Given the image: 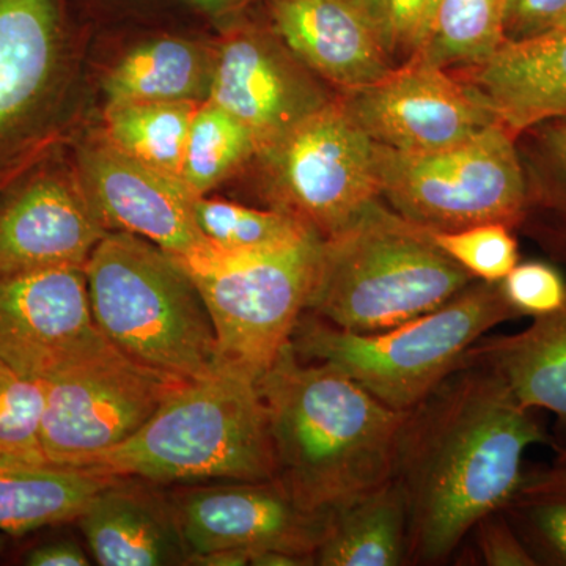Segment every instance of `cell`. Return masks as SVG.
Wrapping results in <instances>:
<instances>
[{
  "instance_id": "20",
  "label": "cell",
  "mask_w": 566,
  "mask_h": 566,
  "mask_svg": "<svg viewBox=\"0 0 566 566\" xmlns=\"http://www.w3.org/2000/svg\"><path fill=\"white\" fill-rule=\"evenodd\" d=\"M469 84L510 133L566 118V35L505 41L486 62L469 69Z\"/></svg>"
},
{
  "instance_id": "43",
  "label": "cell",
  "mask_w": 566,
  "mask_h": 566,
  "mask_svg": "<svg viewBox=\"0 0 566 566\" xmlns=\"http://www.w3.org/2000/svg\"><path fill=\"white\" fill-rule=\"evenodd\" d=\"M0 457H3V455H0Z\"/></svg>"
},
{
  "instance_id": "8",
  "label": "cell",
  "mask_w": 566,
  "mask_h": 566,
  "mask_svg": "<svg viewBox=\"0 0 566 566\" xmlns=\"http://www.w3.org/2000/svg\"><path fill=\"white\" fill-rule=\"evenodd\" d=\"M515 134L495 122L444 150L406 153L375 144L379 197L431 232L521 221L527 192Z\"/></svg>"
},
{
  "instance_id": "7",
  "label": "cell",
  "mask_w": 566,
  "mask_h": 566,
  "mask_svg": "<svg viewBox=\"0 0 566 566\" xmlns=\"http://www.w3.org/2000/svg\"><path fill=\"white\" fill-rule=\"evenodd\" d=\"M322 243L311 233L263 251H223L210 243L192 255H174L202 294L223 365L260 381L292 344L314 290Z\"/></svg>"
},
{
  "instance_id": "38",
  "label": "cell",
  "mask_w": 566,
  "mask_h": 566,
  "mask_svg": "<svg viewBox=\"0 0 566 566\" xmlns=\"http://www.w3.org/2000/svg\"><path fill=\"white\" fill-rule=\"evenodd\" d=\"M346 2L352 3V6L356 7L360 13H364L368 20L374 22L376 29L381 33L382 41H385L387 0H346ZM387 54H389V52H387Z\"/></svg>"
},
{
  "instance_id": "31",
  "label": "cell",
  "mask_w": 566,
  "mask_h": 566,
  "mask_svg": "<svg viewBox=\"0 0 566 566\" xmlns=\"http://www.w3.org/2000/svg\"><path fill=\"white\" fill-rule=\"evenodd\" d=\"M431 234L447 255L479 281L502 282L520 262L515 237L505 223H480Z\"/></svg>"
},
{
  "instance_id": "39",
  "label": "cell",
  "mask_w": 566,
  "mask_h": 566,
  "mask_svg": "<svg viewBox=\"0 0 566 566\" xmlns=\"http://www.w3.org/2000/svg\"><path fill=\"white\" fill-rule=\"evenodd\" d=\"M192 6L199 7L205 13L211 17H226L227 13L237 9L240 0H188Z\"/></svg>"
},
{
  "instance_id": "14",
  "label": "cell",
  "mask_w": 566,
  "mask_h": 566,
  "mask_svg": "<svg viewBox=\"0 0 566 566\" xmlns=\"http://www.w3.org/2000/svg\"><path fill=\"white\" fill-rule=\"evenodd\" d=\"M115 346L93 319L85 268L0 275V356L46 381Z\"/></svg>"
},
{
  "instance_id": "42",
  "label": "cell",
  "mask_w": 566,
  "mask_h": 566,
  "mask_svg": "<svg viewBox=\"0 0 566 566\" xmlns=\"http://www.w3.org/2000/svg\"><path fill=\"white\" fill-rule=\"evenodd\" d=\"M2 547H3V538H2V536H0V551H2Z\"/></svg>"
},
{
  "instance_id": "26",
  "label": "cell",
  "mask_w": 566,
  "mask_h": 566,
  "mask_svg": "<svg viewBox=\"0 0 566 566\" xmlns=\"http://www.w3.org/2000/svg\"><path fill=\"white\" fill-rule=\"evenodd\" d=\"M538 565L566 566V460L524 472L501 510Z\"/></svg>"
},
{
  "instance_id": "24",
  "label": "cell",
  "mask_w": 566,
  "mask_h": 566,
  "mask_svg": "<svg viewBox=\"0 0 566 566\" xmlns=\"http://www.w3.org/2000/svg\"><path fill=\"white\" fill-rule=\"evenodd\" d=\"M408 505L392 479L331 513L315 565H408Z\"/></svg>"
},
{
  "instance_id": "23",
  "label": "cell",
  "mask_w": 566,
  "mask_h": 566,
  "mask_svg": "<svg viewBox=\"0 0 566 566\" xmlns=\"http://www.w3.org/2000/svg\"><path fill=\"white\" fill-rule=\"evenodd\" d=\"M216 48L164 36L129 52L111 71L104 91L107 106L134 103L208 102Z\"/></svg>"
},
{
  "instance_id": "28",
  "label": "cell",
  "mask_w": 566,
  "mask_h": 566,
  "mask_svg": "<svg viewBox=\"0 0 566 566\" xmlns=\"http://www.w3.org/2000/svg\"><path fill=\"white\" fill-rule=\"evenodd\" d=\"M253 156H259V145L243 123L205 102L189 132L181 180L197 196H207Z\"/></svg>"
},
{
  "instance_id": "15",
  "label": "cell",
  "mask_w": 566,
  "mask_h": 566,
  "mask_svg": "<svg viewBox=\"0 0 566 566\" xmlns=\"http://www.w3.org/2000/svg\"><path fill=\"white\" fill-rule=\"evenodd\" d=\"M314 74L277 33L237 25L216 46L208 102L243 123L260 155L333 99Z\"/></svg>"
},
{
  "instance_id": "36",
  "label": "cell",
  "mask_w": 566,
  "mask_h": 566,
  "mask_svg": "<svg viewBox=\"0 0 566 566\" xmlns=\"http://www.w3.org/2000/svg\"><path fill=\"white\" fill-rule=\"evenodd\" d=\"M25 565L31 566H87L91 565L84 549L77 543L63 542L48 543L29 553Z\"/></svg>"
},
{
  "instance_id": "10",
  "label": "cell",
  "mask_w": 566,
  "mask_h": 566,
  "mask_svg": "<svg viewBox=\"0 0 566 566\" xmlns=\"http://www.w3.org/2000/svg\"><path fill=\"white\" fill-rule=\"evenodd\" d=\"M182 382L134 363L117 348L41 381L44 461L74 465L122 444Z\"/></svg>"
},
{
  "instance_id": "21",
  "label": "cell",
  "mask_w": 566,
  "mask_h": 566,
  "mask_svg": "<svg viewBox=\"0 0 566 566\" xmlns=\"http://www.w3.org/2000/svg\"><path fill=\"white\" fill-rule=\"evenodd\" d=\"M464 363L490 368L521 405L553 412L566 428V301L523 333L480 338Z\"/></svg>"
},
{
  "instance_id": "25",
  "label": "cell",
  "mask_w": 566,
  "mask_h": 566,
  "mask_svg": "<svg viewBox=\"0 0 566 566\" xmlns=\"http://www.w3.org/2000/svg\"><path fill=\"white\" fill-rule=\"evenodd\" d=\"M203 103H134L106 107L102 137L159 172L181 178L186 144Z\"/></svg>"
},
{
  "instance_id": "1",
  "label": "cell",
  "mask_w": 566,
  "mask_h": 566,
  "mask_svg": "<svg viewBox=\"0 0 566 566\" xmlns=\"http://www.w3.org/2000/svg\"><path fill=\"white\" fill-rule=\"evenodd\" d=\"M547 433L490 368L464 363L408 411L394 479L408 505V565H444L523 480Z\"/></svg>"
},
{
  "instance_id": "30",
  "label": "cell",
  "mask_w": 566,
  "mask_h": 566,
  "mask_svg": "<svg viewBox=\"0 0 566 566\" xmlns=\"http://www.w3.org/2000/svg\"><path fill=\"white\" fill-rule=\"evenodd\" d=\"M43 412V385L25 378L0 356V455L44 461L40 446Z\"/></svg>"
},
{
  "instance_id": "37",
  "label": "cell",
  "mask_w": 566,
  "mask_h": 566,
  "mask_svg": "<svg viewBox=\"0 0 566 566\" xmlns=\"http://www.w3.org/2000/svg\"><path fill=\"white\" fill-rule=\"evenodd\" d=\"M545 145L554 166L566 185V122L551 126L545 134Z\"/></svg>"
},
{
  "instance_id": "22",
  "label": "cell",
  "mask_w": 566,
  "mask_h": 566,
  "mask_svg": "<svg viewBox=\"0 0 566 566\" xmlns=\"http://www.w3.org/2000/svg\"><path fill=\"white\" fill-rule=\"evenodd\" d=\"M117 479L95 469L0 457V531L18 535L77 521L93 495Z\"/></svg>"
},
{
  "instance_id": "3",
  "label": "cell",
  "mask_w": 566,
  "mask_h": 566,
  "mask_svg": "<svg viewBox=\"0 0 566 566\" xmlns=\"http://www.w3.org/2000/svg\"><path fill=\"white\" fill-rule=\"evenodd\" d=\"M71 468L181 485L273 480V444L259 381L223 365L208 378L182 382L132 438Z\"/></svg>"
},
{
  "instance_id": "41",
  "label": "cell",
  "mask_w": 566,
  "mask_h": 566,
  "mask_svg": "<svg viewBox=\"0 0 566 566\" xmlns=\"http://www.w3.org/2000/svg\"><path fill=\"white\" fill-rule=\"evenodd\" d=\"M560 460H566V449L564 450V452H562Z\"/></svg>"
},
{
  "instance_id": "29",
  "label": "cell",
  "mask_w": 566,
  "mask_h": 566,
  "mask_svg": "<svg viewBox=\"0 0 566 566\" xmlns=\"http://www.w3.org/2000/svg\"><path fill=\"white\" fill-rule=\"evenodd\" d=\"M193 214L200 232L223 251H263L296 243L314 230L289 212L256 210L244 205L199 196Z\"/></svg>"
},
{
  "instance_id": "17",
  "label": "cell",
  "mask_w": 566,
  "mask_h": 566,
  "mask_svg": "<svg viewBox=\"0 0 566 566\" xmlns=\"http://www.w3.org/2000/svg\"><path fill=\"white\" fill-rule=\"evenodd\" d=\"M107 230L73 175L36 166L0 191V275L85 268Z\"/></svg>"
},
{
  "instance_id": "27",
  "label": "cell",
  "mask_w": 566,
  "mask_h": 566,
  "mask_svg": "<svg viewBox=\"0 0 566 566\" xmlns=\"http://www.w3.org/2000/svg\"><path fill=\"white\" fill-rule=\"evenodd\" d=\"M504 6L505 0H442L427 46L417 57L444 70L486 62L505 43Z\"/></svg>"
},
{
  "instance_id": "19",
  "label": "cell",
  "mask_w": 566,
  "mask_h": 566,
  "mask_svg": "<svg viewBox=\"0 0 566 566\" xmlns=\"http://www.w3.org/2000/svg\"><path fill=\"white\" fill-rule=\"evenodd\" d=\"M77 523L96 564L161 566L189 564L172 502L118 476L93 495Z\"/></svg>"
},
{
  "instance_id": "11",
  "label": "cell",
  "mask_w": 566,
  "mask_h": 566,
  "mask_svg": "<svg viewBox=\"0 0 566 566\" xmlns=\"http://www.w3.org/2000/svg\"><path fill=\"white\" fill-rule=\"evenodd\" d=\"M170 502L196 565H252L264 553L315 565L331 516L305 510L275 479L181 488Z\"/></svg>"
},
{
  "instance_id": "6",
  "label": "cell",
  "mask_w": 566,
  "mask_h": 566,
  "mask_svg": "<svg viewBox=\"0 0 566 566\" xmlns=\"http://www.w3.org/2000/svg\"><path fill=\"white\" fill-rule=\"evenodd\" d=\"M517 318L501 283L482 281L430 314L382 333H348L303 314L292 346L301 359L340 368L395 411H411L463 367L480 338Z\"/></svg>"
},
{
  "instance_id": "34",
  "label": "cell",
  "mask_w": 566,
  "mask_h": 566,
  "mask_svg": "<svg viewBox=\"0 0 566 566\" xmlns=\"http://www.w3.org/2000/svg\"><path fill=\"white\" fill-rule=\"evenodd\" d=\"M475 546L480 560L488 566H535V557L516 534L504 513H491L475 524Z\"/></svg>"
},
{
  "instance_id": "4",
  "label": "cell",
  "mask_w": 566,
  "mask_h": 566,
  "mask_svg": "<svg viewBox=\"0 0 566 566\" xmlns=\"http://www.w3.org/2000/svg\"><path fill=\"white\" fill-rule=\"evenodd\" d=\"M474 281L430 230L375 200L323 238L305 312L348 333H382L430 314Z\"/></svg>"
},
{
  "instance_id": "40",
  "label": "cell",
  "mask_w": 566,
  "mask_h": 566,
  "mask_svg": "<svg viewBox=\"0 0 566 566\" xmlns=\"http://www.w3.org/2000/svg\"><path fill=\"white\" fill-rule=\"evenodd\" d=\"M547 33H557V35H566V11L564 17L560 18V21L557 22L556 28L553 31Z\"/></svg>"
},
{
  "instance_id": "12",
  "label": "cell",
  "mask_w": 566,
  "mask_h": 566,
  "mask_svg": "<svg viewBox=\"0 0 566 566\" xmlns=\"http://www.w3.org/2000/svg\"><path fill=\"white\" fill-rule=\"evenodd\" d=\"M65 54L63 0H0V191L39 164Z\"/></svg>"
},
{
  "instance_id": "18",
  "label": "cell",
  "mask_w": 566,
  "mask_h": 566,
  "mask_svg": "<svg viewBox=\"0 0 566 566\" xmlns=\"http://www.w3.org/2000/svg\"><path fill=\"white\" fill-rule=\"evenodd\" d=\"M268 7L289 50L342 93L395 69L374 22L346 0H268Z\"/></svg>"
},
{
  "instance_id": "33",
  "label": "cell",
  "mask_w": 566,
  "mask_h": 566,
  "mask_svg": "<svg viewBox=\"0 0 566 566\" xmlns=\"http://www.w3.org/2000/svg\"><path fill=\"white\" fill-rule=\"evenodd\" d=\"M442 0H387L385 44L400 65L422 54Z\"/></svg>"
},
{
  "instance_id": "32",
  "label": "cell",
  "mask_w": 566,
  "mask_h": 566,
  "mask_svg": "<svg viewBox=\"0 0 566 566\" xmlns=\"http://www.w3.org/2000/svg\"><path fill=\"white\" fill-rule=\"evenodd\" d=\"M501 283L509 304L523 316H545L566 301V282L556 268L542 262L517 263Z\"/></svg>"
},
{
  "instance_id": "13",
  "label": "cell",
  "mask_w": 566,
  "mask_h": 566,
  "mask_svg": "<svg viewBox=\"0 0 566 566\" xmlns=\"http://www.w3.org/2000/svg\"><path fill=\"white\" fill-rule=\"evenodd\" d=\"M340 99L375 144L406 153L444 150L499 122L469 82L419 57Z\"/></svg>"
},
{
  "instance_id": "2",
  "label": "cell",
  "mask_w": 566,
  "mask_h": 566,
  "mask_svg": "<svg viewBox=\"0 0 566 566\" xmlns=\"http://www.w3.org/2000/svg\"><path fill=\"white\" fill-rule=\"evenodd\" d=\"M275 476L308 512L335 510L390 482L408 411H395L352 376L311 363L292 344L260 378Z\"/></svg>"
},
{
  "instance_id": "16",
  "label": "cell",
  "mask_w": 566,
  "mask_h": 566,
  "mask_svg": "<svg viewBox=\"0 0 566 566\" xmlns=\"http://www.w3.org/2000/svg\"><path fill=\"white\" fill-rule=\"evenodd\" d=\"M73 177L107 232L137 234L175 256L210 244L193 214L199 196L181 178L129 158L102 136L82 145Z\"/></svg>"
},
{
  "instance_id": "5",
  "label": "cell",
  "mask_w": 566,
  "mask_h": 566,
  "mask_svg": "<svg viewBox=\"0 0 566 566\" xmlns=\"http://www.w3.org/2000/svg\"><path fill=\"white\" fill-rule=\"evenodd\" d=\"M85 277L96 326L134 363L186 382L223 367L202 294L172 253L137 234L107 232Z\"/></svg>"
},
{
  "instance_id": "35",
  "label": "cell",
  "mask_w": 566,
  "mask_h": 566,
  "mask_svg": "<svg viewBox=\"0 0 566 566\" xmlns=\"http://www.w3.org/2000/svg\"><path fill=\"white\" fill-rule=\"evenodd\" d=\"M566 11V0H505V41L545 35L556 28Z\"/></svg>"
},
{
  "instance_id": "9",
  "label": "cell",
  "mask_w": 566,
  "mask_h": 566,
  "mask_svg": "<svg viewBox=\"0 0 566 566\" xmlns=\"http://www.w3.org/2000/svg\"><path fill=\"white\" fill-rule=\"evenodd\" d=\"M259 156L275 208L322 238L340 232L379 199L375 142L353 120L340 96Z\"/></svg>"
}]
</instances>
